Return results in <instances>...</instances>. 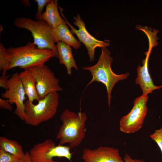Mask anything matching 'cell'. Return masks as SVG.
Segmentation results:
<instances>
[{
	"instance_id": "19",
	"label": "cell",
	"mask_w": 162,
	"mask_h": 162,
	"mask_svg": "<svg viewBox=\"0 0 162 162\" xmlns=\"http://www.w3.org/2000/svg\"><path fill=\"white\" fill-rule=\"evenodd\" d=\"M9 65L8 55L6 49L2 43H0V70L2 75H5Z\"/></svg>"
},
{
	"instance_id": "17",
	"label": "cell",
	"mask_w": 162,
	"mask_h": 162,
	"mask_svg": "<svg viewBox=\"0 0 162 162\" xmlns=\"http://www.w3.org/2000/svg\"><path fill=\"white\" fill-rule=\"evenodd\" d=\"M0 149L19 158L23 156L25 154L22 146L18 142L4 136L0 137Z\"/></svg>"
},
{
	"instance_id": "24",
	"label": "cell",
	"mask_w": 162,
	"mask_h": 162,
	"mask_svg": "<svg viewBox=\"0 0 162 162\" xmlns=\"http://www.w3.org/2000/svg\"><path fill=\"white\" fill-rule=\"evenodd\" d=\"M0 108L1 109H4L11 111L12 110L13 106L7 100H5L0 98Z\"/></svg>"
},
{
	"instance_id": "25",
	"label": "cell",
	"mask_w": 162,
	"mask_h": 162,
	"mask_svg": "<svg viewBox=\"0 0 162 162\" xmlns=\"http://www.w3.org/2000/svg\"><path fill=\"white\" fill-rule=\"evenodd\" d=\"M125 162H146L143 159H133L128 154H126L123 158Z\"/></svg>"
},
{
	"instance_id": "4",
	"label": "cell",
	"mask_w": 162,
	"mask_h": 162,
	"mask_svg": "<svg viewBox=\"0 0 162 162\" xmlns=\"http://www.w3.org/2000/svg\"><path fill=\"white\" fill-rule=\"evenodd\" d=\"M57 92L51 93L34 104L28 100L25 102V123L36 126L52 118L56 115L59 104Z\"/></svg>"
},
{
	"instance_id": "18",
	"label": "cell",
	"mask_w": 162,
	"mask_h": 162,
	"mask_svg": "<svg viewBox=\"0 0 162 162\" xmlns=\"http://www.w3.org/2000/svg\"><path fill=\"white\" fill-rule=\"evenodd\" d=\"M71 148L69 146L58 145L55 146L52 149V154L53 158L55 157H64L71 161L72 153L70 152Z\"/></svg>"
},
{
	"instance_id": "5",
	"label": "cell",
	"mask_w": 162,
	"mask_h": 162,
	"mask_svg": "<svg viewBox=\"0 0 162 162\" xmlns=\"http://www.w3.org/2000/svg\"><path fill=\"white\" fill-rule=\"evenodd\" d=\"M13 24L17 28H24L31 32L33 42L38 48L51 50L54 52L56 57L58 58L53 29L45 20H34L20 17L16 19Z\"/></svg>"
},
{
	"instance_id": "15",
	"label": "cell",
	"mask_w": 162,
	"mask_h": 162,
	"mask_svg": "<svg viewBox=\"0 0 162 162\" xmlns=\"http://www.w3.org/2000/svg\"><path fill=\"white\" fill-rule=\"evenodd\" d=\"M58 0H52L46 7L43 12L41 19L45 20L54 29L61 24L67 25L66 22L60 16L58 8Z\"/></svg>"
},
{
	"instance_id": "11",
	"label": "cell",
	"mask_w": 162,
	"mask_h": 162,
	"mask_svg": "<svg viewBox=\"0 0 162 162\" xmlns=\"http://www.w3.org/2000/svg\"><path fill=\"white\" fill-rule=\"evenodd\" d=\"M153 47L152 45H149L148 50L145 53L146 57L142 61L143 65L142 66L139 65L137 69V76L135 80L136 83L140 86L143 92L142 94L145 95L152 93L154 90L162 88V86H157L154 84L149 72L148 61Z\"/></svg>"
},
{
	"instance_id": "8",
	"label": "cell",
	"mask_w": 162,
	"mask_h": 162,
	"mask_svg": "<svg viewBox=\"0 0 162 162\" xmlns=\"http://www.w3.org/2000/svg\"><path fill=\"white\" fill-rule=\"evenodd\" d=\"M59 8L62 16L65 20L67 24L70 28L71 32L72 34H76L79 41L83 44L87 49L90 61L93 62L95 59V49L97 47L102 48L106 47L110 45L109 42L107 41L99 40L92 35L87 31L83 21L78 14H77L76 16L73 17L75 20L74 22V24L78 28V30L75 28L70 24L64 16L62 12V8L59 7Z\"/></svg>"
},
{
	"instance_id": "26",
	"label": "cell",
	"mask_w": 162,
	"mask_h": 162,
	"mask_svg": "<svg viewBox=\"0 0 162 162\" xmlns=\"http://www.w3.org/2000/svg\"><path fill=\"white\" fill-rule=\"evenodd\" d=\"M17 162H32L30 159L28 152H26L24 156L19 158Z\"/></svg>"
},
{
	"instance_id": "13",
	"label": "cell",
	"mask_w": 162,
	"mask_h": 162,
	"mask_svg": "<svg viewBox=\"0 0 162 162\" xmlns=\"http://www.w3.org/2000/svg\"><path fill=\"white\" fill-rule=\"evenodd\" d=\"M56 45L59 63L64 65L68 74L71 76L72 68L78 70V68L72 55L71 48L70 46L61 41L58 42Z\"/></svg>"
},
{
	"instance_id": "12",
	"label": "cell",
	"mask_w": 162,
	"mask_h": 162,
	"mask_svg": "<svg viewBox=\"0 0 162 162\" xmlns=\"http://www.w3.org/2000/svg\"><path fill=\"white\" fill-rule=\"evenodd\" d=\"M55 146V143L50 139L35 144L28 152L31 162H58L53 160L52 149Z\"/></svg>"
},
{
	"instance_id": "22",
	"label": "cell",
	"mask_w": 162,
	"mask_h": 162,
	"mask_svg": "<svg viewBox=\"0 0 162 162\" xmlns=\"http://www.w3.org/2000/svg\"><path fill=\"white\" fill-rule=\"evenodd\" d=\"M150 136L157 143L162 154V127L159 129L155 130L154 132L150 135Z\"/></svg>"
},
{
	"instance_id": "23",
	"label": "cell",
	"mask_w": 162,
	"mask_h": 162,
	"mask_svg": "<svg viewBox=\"0 0 162 162\" xmlns=\"http://www.w3.org/2000/svg\"><path fill=\"white\" fill-rule=\"evenodd\" d=\"M10 75H2L0 77V86L6 90L8 89V84Z\"/></svg>"
},
{
	"instance_id": "14",
	"label": "cell",
	"mask_w": 162,
	"mask_h": 162,
	"mask_svg": "<svg viewBox=\"0 0 162 162\" xmlns=\"http://www.w3.org/2000/svg\"><path fill=\"white\" fill-rule=\"evenodd\" d=\"M20 77L28 100L33 103L34 100L38 101L40 98L36 87V81L34 77L28 69L20 74Z\"/></svg>"
},
{
	"instance_id": "2",
	"label": "cell",
	"mask_w": 162,
	"mask_h": 162,
	"mask_svg": "<svg viewBox=\"0 0 162 162\" xmlns=\"http://www.w3.org/2000/svg\"><path fill=\"white\" fill-rule=\"evenodd\" d=\"M7 50L9 62L8 70L17 67L24 70L44 64L51 58L56 57L52 50L39 49L34 42H28L24 46H10Z\"/></svg>"
},
{
	"instance_id": "20",
	"label": "cell",
	"mask_w": 162,
	"mask_h": 162,
	"mask_svg": "<svg viewBox=\"0 0 162 162\" xmlns=\"http://www.w3.org/2000/svg\"><path fill=\"white\" fill-rule=\"evenodd\" d=\"M51 0H35L34 2L37 4V9L35 16L37 20H40L41 19L42 11L44 8L51 1Z\"/></svg>"
},
{
	"instance_id": "9",
	"label": "cell",
	"mask_w": 162,
	"mask_h": 162,
	"mask_svg": "<svg viewBox=\"0 0 162 162\" xmlns=\"http://www.w3.org/2000/svg\"><path fill=\"white\" fill-rule=\"evenodd\" d=\"M26 95L20 77V74L14 73L9 80L8 89L1 94L2 98L7 99L11 105L15 104L14 113L22 121L25 116V101Z\"/></svg>"
},
{
	"instance_id": "1",
	"label": "cell",
	"mask_w": 162,
	"mask_h": 162,
	"mask_svg": "<svg viewBox=\"0 0 162 162\" xmlns=\"http://www.w3.org/2000/svg\"><path fill=\"white\" fill-rule=\"evenodd\" d=\"M60 118L62 124L56 136L59 141V145L68 143L71 148L80 145L85 137L86 114L81 112L77 113L65 109Z\"/></svg>"
},
{
	"instance_id": "7",
	"label": "cell",
	"mask_w": 162,
	"mask_h": 162,
	"mask_svg": "<svg viewBox=\"0 0 162 162\" xmlns=\"http://www.w3.org/2000/svg\"><path fill=\"white\" fill-rule=\"evenodd\" d=\"M28 69L34 77L36 90L40 99L51 93L63 90V88L59 85V80L46 65L44 64Z\"/></svg>"
},
{
	"instance_id": "6",
	"label": "cell",
	"mask_w": 162,
	"mask_h": 162,
	"mask_svg": "<svg viewBox=\"0 0 162 162\" xmlns=\"http://www.w3.org/2000/svg\"><path fill=\"white\" fill-rule=\"evenodd\" d=\"M148 98L147 95L142 94L135 99L131 111L120 120L119 129L121 132L133 134L142 128L148 111L146 104Z\"/></svg>"
},
{
	"instance_id": "3",
	"label": "cell",
	"mask_w": 162,
	"mask_h": 162,
	"mask_svg": "<svg viewBox=\"0 0 162 162\" xmlns=\"http://www.w3.org/2000/svg\"><path fill=\"white\" fill-rule=\"evenodd\" d=\"M110 52L106 47L102 48L101 54L97 63L92 66L83 67L82 69L89 71L92 78L87 86L96 81L105 85L107 92L108 103L110 107L111 92L115 84L118 81L126 79L129 76L128 73L117 74L111 68L113 58L110 56Z\"/></svg>"
},
{
	"instance_id": "16",
	"label": "cell",
	"mask_w": 162,
	"mask_h": 162,
	"mask_svg": "<svg viewBox=\"0 0 162 162\" xmlns=\"http://www.w3.org/2000/svg\"><path fill=\"white\" fill-rule=\"evenodd\" d=\"M53 33L55 43L62 41L75 50L78 49L81 46L80 42L74 36L66 25H59L53 29Z\"/></svg>"
},
{
	"instance_id": "21",
	"label": "cell",
	"mask_w": 162,
	"mask_h": 162,
	"mask_svg": "<svg viewBox=\"0 0 162 162\" xmlns=\"http://www.w3.org/2000/svg\"><path fill=\"white\" fill-rule=\"evenodd\" d=\"M19 158L0 149V162H17Z\"/></svg>"
},
{
	"instance_id": "10",
	"label": "cell",
	"mask_w": 162,
	"mask_h": 162,
	"mask_svg": "<svg viewBox=\"0 0 162 162\" xmlns=\"http://www.w3.org/2000/svg\"><path fill=\"white\" fill-rule=\"evenodd\" d=\"M82 159L85 162H125L117 149L106 146H101L94 150L85 148Z\"/></svg>"
}]
</instances>
